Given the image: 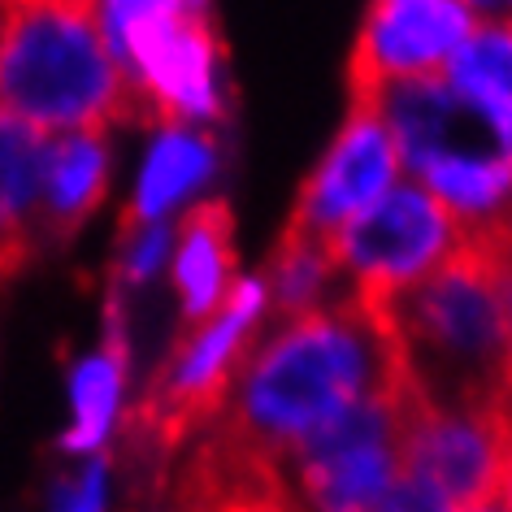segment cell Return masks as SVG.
<instances>
[{"label": "cell", "instance_id": "obj_8", "mask_svg": "<svg viewBox=\"0 0 512 512\" xmlns=\"http://www.w3.org/2000/svg\"><path fill=\"white\" fill-rule=\"evenodd\" d=\"M482 9L465 0H378L348 61L352 105H369L395 83L434 79L478 27Z\"/></svg>", "mask_w": 512, "mask_h": 512}, {"label": "cell", "instance_id": "obj_18", "mask_svg": "<svg viewBox=\"0 0 512 512\" xmlns=\"http://www.w3.org/2000/svg\"><path fill=\"white\" fill-rule=\"evenodd\" d=\"M170 256V230L165 226H144V230H131V243H126V261L122 270L131 283H144V278L157 274V265H165Z\"/></svg>", "mask_w": 512, "mask_h": 512}, {"label": "cell", "instance_id": "obj_22", "mask_svg": "<svg viewBox=\"0 0 512 512\" xmlns=\"http://www.w3.org/2000/svg\"><path fill=\"white\" fill-rule=\"evenodd\" d=\"M504 339H508V400H512V248H508V274H504Z\"/></svg>", "mask_w": 512, "mask_h": 512}, {"label": "cell", "instance_id": "obj_19", "mask_svg": "<svg viewBox=\"0 0 512 512\" xmlns=\"http://www.w3.org/2000/svg\"><path fill=\"white\" fill-rule=\"evenodd\" d=\"M374 512H452V504H447L434 486L413 478V473H404V478L391 486V495L382 499Z\"/></svg>", "mask_w": 512, "mask_h": 512}, {"label": "cell", "instance_id": "obj_5", "mask_svg": "<svg viewBox=\"0 0 512 512\" xmlns=\"http://www.w3.org/2000/svg\"><path fill=\"white\" fill-rule=\"evenodd\" d=\"M413 387L400 378L391 391L356 404L300 452L283 460V478L304 512H374L404 478V434Z\"/></svg>", "mask_w": 512, "mask_h": 512}, {"label": "cell", "instance_id": "obj_6", "mask_svg": "<svg viewBox=\"0 0 512 512\" xmlns=\"http://www.w3.org/2000/svg\"><path fill=\"white\" fill-rule=\"evenodd\" d=\"M469 230L430 196L417 178L395 183L374 209H365L330 243L348 300L382 304L421 283L465 243Z\"/></svg>", "mask_w": 512, "mask_h": 512}, {"label": "cell", "instance_id": "obj_21", "mask_svg": "<svg viewBox=\"0 0 512 512\" xmlns=\"http://www.w3.org/2000/svg\"><path fill=\"white\" fill-rule=\"evenodd\" d=\"M499 508L512 512V408H508V443H504V469H499Z\"/></svg>", "mask_w": 512, "mask_h": 512}, {"label": "cell", "instance_id": "obj_2", "mask_svg": "<svg viewBox=\"0 0 512 512\" xmlns=\"http://www.w3.org/2000/svg\"><path fill=\"white\" fill-rule=\"evenodd\" d=\"M508 248L512 222L469 230L434 274L382 304H365L387 326L421 404L443 413H495L512 404L504 339Z\"/></svg>", "mask_w": 512, "mask_h": 512}, {"label": "cell", "instance_id": "obj_24", "mask_svg": "<svg viewBox=\"0 0 512 512\" xmlns=\"http://www.w3.org/2000/svg\"><path fill=\"white\" fill-rule=\"evenodd\" d=\"M0 27H5V5H0Z\"/></svg>", "mask_w": 512, "mask_h": 512}, {"label": "cell", "instance_id": "obj_14", "mask_svg": "<svg viewBox=\"0 0 512 512\" xmlns=\"http://www.w3.org/2000/svg\"><path fill=\"white\" fill-rule=\"evenodd\" d=\"M213 165H217V144L209 131H200V126H161L144 174H139L126 226L131 230L161 226V217L174 204H183L200 183H209Z\"/></svg>", "mask_w": 512, "mask_h": 512}, {"label": "cell", "instance_id": "obj_1", "mask_svg": "<svg viewBox=\"0 0 512 512\" xmlns=\"http://www.w3.org/2000/svg\"><path fill=\"white\" fill-rule=\"evenodd\" d=\"M404 378L387 326L365 304L335 300L287 322L243 365L222 413L226 439L283 465L356 404Z\"/></svg>", "mask_w": 512, "mask_h": 512}, {"label": "cell", "instance_id": "obj_16", "mask_svg": "<svg viewBox=\"0 0 512 512\" xmlns=\"http://www.w3.org/2000/svg\"><path fill=\"white\" fill-rule=\"evenodd\" d=\"M122 378H126V348H122V326L113 317L109 343L74 369V382H70L74 421L66 430L70 452H92V447L109 439V426L118 417V400H122Z\"/></svg>", "mask_w": 512, "mask_h": 512}, {"label": "cell", "instance_id": "obj_4", "mask_svg": "<svg viewBox=\"0 0 512 512\" xmlns=\"http://www.w3.org/2000/svg\"><path fill=\"white\" fill-rule=\"evenodd\" d=\"M105 40L161 126L222 118V35L204 5H105Z\"/></svg>", "mask_w": 512, "mask_h": 512}, {"label": "cell", "instance_id": "obj_13", "mask_svg": "<svg viewBox=\"0 0 512 512\" xmlns=\"http://www.w3.org/2000/svg\"><path fill=\"white\" fill-rule=\"evenodd\" d=\"M443 83L478 109L499 135L512 139V9H499V14L482 9L478 27L447 61Z\"/></svg>", "mask_w": 512, "mask_h": 512}, {"label": "cell", "instance_id": "obj_23", "mask_svg": "<svg viewBox=\"0 0 512 512\" xmlns=\"http://www.w3.org/2000/svg\"><path fill=\"white\" fill-rule=\"evenodd\" d=\"M465 512H504V508H499V499H482V504H473Z\"/></svg>", "mask_w": 512, "mask_h": 512}, {"label": "cell", "instance_id": "obj_20", "mask_svg": "<svg viewBox=\"0 0 512 512\" xmlns=\"http://www.w3.org/2000/svg\"><path fill=\"white\" fill-rule=\"evenodd\" d=\"M66 512H105V465H92L70 491Z\"/></svg>", "mask_w": 512, "mask_h": 512}, {"label": "cell", "instance_id": "obj_3", "mask_svg": "<svg viewBox=\"0 0 512 512\" xmlns=\"http://www.w3.org/2000/svg\"><path fill=\"white\" fill-rule=\"evenodd\" d=\"M0 113L40 135L105 131L113 122L148 118L105 40L100 9L79 0L5 5Z\"/></svg>", "mask_w": 512, "mask_h": 512}, {"label": "cell", "instance_id": "obj_11", "mask_svg": "<svg viewBox=\"0 0 512 512\" xmlns=\"http://www.w3.org/2000/svg\"><path fill=\"white\" fill-rule=\"evenodd\" d=\"M48 135L0 113V278L18 274L40 235Z\"/></svg>", "mask_w": 512, "mask_h": 512}, {"label": "cell", "instance_id": "obj_15", "mask_svg": "<svg viewBox=\"0 0 512 512\" xmlns=\"http://www.w3.org/2000/svg\"><path fill=\"white\" fill-rule=\"evenodd\" d=\"M105 131H74L48 139L44 187H40V226L70 235L105 196Z\"/></svg>", "mask_w": 512, "mask_h": 512}, {"label": "cell", "instance_id": "obj_7", "mask_svg": "<svg viewBox=\"0 0 512 512\" xmlns=\"http://www.w3.org/2000/svg\"><path fill=\"white\" fill-rule=\"evenodd\" d=\"M265 304H270V291L261 278H239L222 309L204 326H196V335L178 343L170 369L152 387L144 413L135 417V434H144V443L170 452L191 430H200L209 417L222 413Z\"/></svg>", "mask_w": 512, "mask_h": 512}, {"label": "cell", "instance_id": "obj_10", "mask_svg": "<svg viewBox=\"0 0 512 512\" xmlns=\"http://www.w3.org/2000/svg\"><path fill=\"white\" fill-rule=\"evenodd\" d=\"M512 408V404H508ZM508 408L495 413H443L417 400L408 408L404 473L434 486L452 512L495 499L508 443Z\"/></svg>", "mask_w": 512, "mask_h": 512}, {"label": "cell", "instance_id": "obj_12", "mask_svg": "<svg viewBox=\"0 0 512 512\" xmlns=\"http://www.w3.org/2000/svg\"><path fill=\"white\" fill-rule=\"evenodd\" d=\"M230 265H235V222L222 200L196 204L183 222L174 252V287L187 322H209L230 296Z\"/></svg>", "mask_w": 512, "mask_h": 512}, {"label": "cell", "instance_id": "obj_9", "mask_svg": "<svg viewBox=\"0 0 512 512\" xmlns=\"http://www.w3.org/2000/svg\"><path fill=\"white\" fill-rule=\"evenodd\" d=\"M400 165H404L400 148H395L391 126L382 122V113L369 105H352L335 144L326 148L317 170L304 178L287 230L317 243H335L356 217L374 209L395 187Z\"/></svg>", "mask_w": 512, "mask_h": 512}, {"label": "cell", "instance_id": "obj_17", "mask_svg": "<svg viewBox=\"0 0 512 512\" xmlns=\"http://www.w3.org/2000/svg\"><path fill=\"white\" fill-rule=\"evenodd\" d=\"M335 278H339V265H335L330 243L283 230L278 252L270 261V283H265V291H270V300L278 304V313H283L287 322H296L304 313H317V309H326V304H335V300H326Z\"/></svg>", "mask_w": 512, "mask_h": 512}]
</instances>
